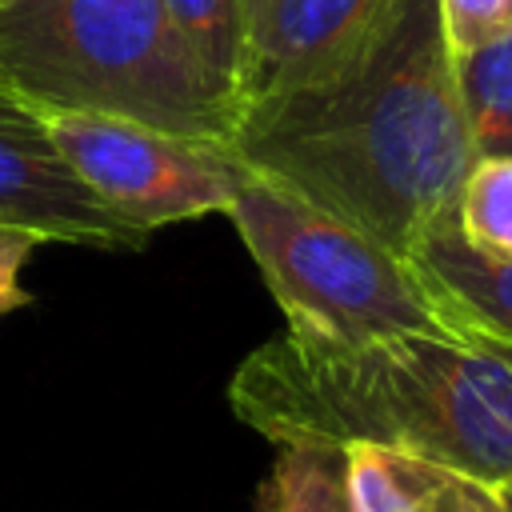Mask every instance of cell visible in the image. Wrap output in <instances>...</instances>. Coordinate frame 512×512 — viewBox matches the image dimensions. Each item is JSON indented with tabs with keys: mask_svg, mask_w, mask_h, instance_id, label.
<instances>
[{
	"mask_svg": "<svg viewBox=\"0 0 512 512\" xmlns=\"http://www.w3.org/2000/svg\"><path fill=\"white\" fill-rule=\"evenodd\" d=\"M232 152L248 172L412 256L432 228L456 220L480 160L440 0H396L340 72L252 112Z\"/></svg>",
	"mask_w": 512,
	"mask_h": 512,
	"instance_id": "6da1fadb",
	"label": "cell"
},
{
	"mask_svg": "<svg viewBox=\"0 0 512 512\" xmlns=\"http://www.w3.org/2000/svg\"><path fill=\"white\" fill-rule=\"evenodd\" d=\"M228 404L276 448L380 444L496 484L512 476V348L444 336L344 348L284 328L240 360Z\"/></svg>",
	"mask_w": 512,
	"mask_h": 512,
	"instance_id": "7a4b0ae2",
	"label": "cell"
},
{
	"mask_svg": "<svg viewBox=\"0 0 512 512\" xmlns=\"http://www.w3.org/2000/svg\"><path fill=\"white\" fill-rule=\"evenodd\" d=\"M0 88L20 104L120 116L228 148L236 140V116L204 84L164 0L0 8Z\"/></svg>",
	"mask_w": 512,
	"mask_h": 512,
	"instance_id": "3957f363",
	"label": "cell"
},
{
	"mask_svg": "<svg viewBox=\"0 0 512 512\" xmlns=\"http://www.w3.org/2000/svg\"><path fill=\"white\" fill-rule=\"evenodd\" d=\"M224 216L236 224L292 336L344 348L388 336L456 340L408 256L304 196L248 172Z\"/></svg>",
	"mask_w": 512,
	"mask_h": 512,
	"instance_id": "277c9868",
	"label": "cell"
},
{
	"mask_svg": "<svg viewBox=\"0 0 512 512\" xmlns=\"http://www.w3.org/2000/svg\"><path fill=\"white\" fill-rule=\"evenodd\" d=\"M80 184L136 232L228 212L248 164L228 144L172 136L136 120L24 104Z\"/></svg>",
	"mask_w": 512,
	"mask_h": 512,
	"instance_id": "5b68a950",
	"label": "cell"
},
{
	"mask_svg": "<svg viewBox=\"0 0 512 512\" xmlns=\"http://www.w3.org/2000/svg\"><path fill=\"white\" fill-rule=\"evenodd\" d=\"M392 4L396 0H248L240 124L340 72L376 36Z\"/></svg>",
	"mask_w": 512,
	"mask_h": 512,
	"instance_id": "8992f818",
	"label": "cell"
},
{
	"mask_svg": "<svg viewBox=\"0 0 512 512\" xmlns=\"http://www.w3.org/2000/svg\"><path fill=\"white\" fill-rule=\"evenodd\" d=\"M0 224L24 228L44 244L96 252H140L144 232L112 216L64 164L40 120L0 88Z\"/></svg>",
	"mask_w": 512,
	"mask_h": 512,
	"instance_id": "52a82bcc",
	"label": "cell"
},
{
	"mask_svg": "<svg viewBox=\"0 0 512 512\" xmlns=\"http://www.w3.org/2000/svg\"><path fill=\"white\" fill-rule=\"evenodd\" d=\"M340 452H344L352 512H508L512 508L504 484L432 456L380 448V444H348Z\"/></svg>",
	"mask_w": 512,
	"mask_h": 512,
	"instance_id": "ba28073f",
	"label": "cell"
},
{
	"mask_svg": "<svg viewBox=\"0 0 512 512\" xmlns=\"http://www.w3.org/2000/svg\"><path fill=\"white\" fill-rule=\"evenodd\" d=\"M464 344L512 348V260L476 252L456 220L432 228L408 256Z\"/></svg>",
	"mask_w": 512,
	"mask_h": 512,
	"instance_id": "9c48e42d",
	"label": "cell"
},
{
	"mask_svg": "<svg viewBox=\"0 0 512 512\" xmlns=\"http://www.w3.org/2000/svg\"><path fill=\"white\" fill-rule=\"evenodd\" d=\"M176 36L184 40L204 84L228 104L240 128V80H244V32L248 0H164Z\"/></svg>",
	"mask_w": 512,
	"mask_h": 512,
	"instance_id": "30bf717a",
	"label": "cell"
},
{
	"mask_svg": "<svg viewBox=\"0 0 512 512\" xmlns=\"http://www.w3.org/2000/svg\"><path fill=\"white\" fill-rule=\"evenodd\" d=\"M476 156H512V24L452 56Z\"/></svg>",
	"mask_w": 512,
	"mask_h": 512,
	"instance_id": "8fae6325",
	"label": "cell"
},
{
	"mask_svg": "<svg viewBox=\"0 0 512 512\" xmlns=\"http://www.w3.org/2000/svg\"><path fill=\"white\" fill-rule=\"evenodd\" d=\"M256 512H352L344 452L312 444L280 448L260 488Z\"/></svg>",
	"mask_w": 512,
	"mask_h": 512,
	"instance_id": "7c38bea8",
	"label": "cell"
},
{
	"mask_svg": "<svg viewBox=\"0 0 512 512\" xmlns=\"http://www.w3.org/2000/svg\"><path fill=\"white\" fill-rule=\"evenodd\" d=\"M460 236L496 260H512V156H480L456 200Z\"/></svg>",
	"mask_w": 512,
	"mask_h": 512,
	"instance_id": "4fadbf2b",
	"label": "cell"
},
{
	"mask_svg": "<svg viewBox=\"0 0 512 512\" xmlns=\"http://www.w3.org/2000/svg\"><path fill=\"white\" fill-rule=\"evenodd\" d=\"M440 20L452 56H460L512 24V0H440Z\"/></svg>",
	"mask_w": 512,
	"mask_h": 512,
	"instance_id": "5bb4252c",
	"label": "cell"
},
{
	"mask_svg": "<svg viewBox=\"0 0 512 512\" xmlns=\"http://www.w3.org/2000/svg\"><path fill=\"white\" fill-rule=\"evenodd\" d=\"M40 244H44L40 236H32V232H24V228L0 224V316L24 308V304L32 300L28 288H24V280H20V272H24L28 256H32Z\"/></svg>",
	"mask_w": 512,
	"mask_h": 512,
	"instance_id": "9a60e30c",
	"label": "cell"
},
{
	"mask_svg": "<svg viewBox=\"0 0 512 512\" xmlns=\"http://www.w3.org/2000/svg\"><path fill=\"white\" fill-rule=\"evenodd\" d=\"M504 488H508V492H512V476H508V480H504Z\"/></svg>",
	"mask_w": 512,
	"mask_h": 512,
	"instance_id": "2e32d148",
	"label": "cell"
},
{
	"mask_svg": "<svg viewBox=\"0 0 512 512\" xmlns=\"http://www.w3.org/2000/svg\"><path fill=\"white\" fill-rule=\"evenodd\" d=\"M8 4H16V0H0V8H8Z\"/></svg>",
	"mask_w": 512,
	"mask_h": 512,
	"instance_id": "e0dca14e",
	"label": "cell"
},
{
	"mask_svg": "<svg viewBox=\"0 0 512 512\" xmlns=\"http://www.w3.org/2000/svg\"><path fill=\"white\" fill-rule=\"evenodd\" d=\"M508 496H512V492H508ZM508 512H512V508H508Z\"/></svg>",
	"mask_w": 512,
	"mask_h": 512,
	"instance_id": "ac0fdd59",
	"label": "cell"
}]
</instances>
